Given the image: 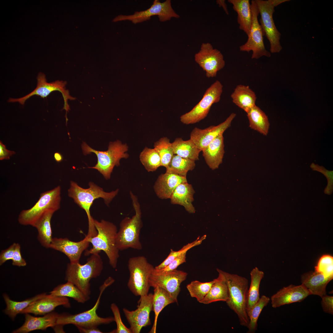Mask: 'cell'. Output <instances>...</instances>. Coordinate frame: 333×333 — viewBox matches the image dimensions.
Here are the masks:
<instances>
[{
	"instance_id": "6da1fadb",
	"label": "cell",
	"mask_w": 333,
	"mask_h": 333,
	"mask_svg": "<svg viewBox=\"0 0 333 333\" xmlns=\"http://www.w3.org/2000/svg\"><path fill=\"white\" fill-rule=\"evenodd\" d=\"M68 190L69 197L85 212L88 218V229L87 235L93 237L97 234V231L93 224V218L91 216L90 209L94 201L99 198H102L105 204L108 205L113 199L117 195L119 190L117 189L110 192L105 191L103 189L94 183H88L89 187L84 188L72 181L70 182Z\"/></svg>"
},
{
	"instance_id": "7a4b0ae2",
	"label": "cell",
	"mask_w": 333,
	"mask_h": 333,
	"mask_svg": "<svg viewBox=\"0 0 333 333\" xmlns=\"http://www.w3.org/2000/svg\"><path fill=\"white\" fill-rule=\"evenodd\" d=\"M93 224L97 234L89 239L88 240L92 246L89 250H86L84 254L87 256L99 254L103 251L107 255L110 265L115 268L119 257V250L116 243L117 227L113 223L104 220L99 221L93 219Z\"/></svg>"
},
{
	"instance_id": "3957f363",
	"label": "cell",
	"mask_w": 333,
	"mask_h": 333,
	"mask_svg": "<svg viewBox=\"0 0 333 333\" xmlns=\"http://www.w3.org/2000/svg\"><path fill=\"white\" fill-rule=\"evenodd\" d=\"M103 268V262L99 254H91L83 265L80 262L70 263L67 266L65 279L76 286L86 296L90 298V281L100 275Z\"/></svg>"
},
{
	"instance_id": "277c9868",
	"label": "cell",
	"mask_w": 333,
	"mask_h": 333,
	"mask_svg": "<svg viewBox=\"0 0 333 333\" xmlns=\"http://www.w3.org/2000/svg\"><path fill=\"white\" fill-rule=\"evenodd\" d=\"M227 284L228 298L226 302L228 307L237 314L240 324L247 328L249 319L247 311L248 280L237 274L222 270Z\"/></svg>"
},
{
	"instance_id": "5b68a950",
	"label": "cell",
	"mask_w": 333,
	"mask_h": 333,
	"mask_svg": "<svg viewBox=\"0 0 333 333\" xmlns=\"http://www.w3.org/2000/svg\"><path fill=\"white\" fill-rule=\"evenodd\" d=\"M130 194L135 213L131 218L125 217L120 223L116 238L117 246L119 250L130 248L140 250L142 248L139 238L142 225L140 206L137 197L131 191Z\"/></svg>"
},
{
	"instance_id": "8992f818",
	"label": "cell",
	"mask_w": 333,
	"mask_h": 333,
	"mask_svg": "<svg viewBox=\"0 0 333 333\" xmlns=\"http://www.w3.org/2000/svg\"><path fill=\"white\" fill-rule=\"evenodd\" d=\"M81 148L84 155L94 153L97 158L96 165L89 168L97 170L106 179H109L111 174L115 166L120 165V161L122 158H127L129 157L126 153L128 149L126 144H123L119 140L109 142L108 150L106 151H99L95 150L83 142Z\"/></svg>"
},
{
	"instance_id": "52a82bcc",
	"label": "cell",
	"mask_w": 333,
	"mask_h": 333,
	"mask_svg": "<svg viewBox=\"0 0 333 333\" xmlns=\"http://www.w3.org/2000/svg\"><path fill=\"white\" fill-rule=\"evenodd\" d=\"M114 282L111 277H108L100 287V293L94 305L91 309L77 314H72L67 313L59 314L56 322L57 326L72 324L76 327H97L102 324H107L115 321L114 317L103 318L97 313L101 295L104 290Z\"/></svg>"
},
{
	"instance_id": "ba28073f",
	"label": "cell",
	"mask_w": 333,
	"mask_h": 333,
	"mask_svg": "<svg viewBox=\"0 0 333 333\" xmlns=\"http://www.w3.org/2000/svg\"><path fill=\"white\" fill-rule=\"evenodd\" d=\"M61 200L60 186L42 193L39 200L32 207L21 211L18 217V222L23 225L34 227L47 211L52 210L55 212L57 211L60 207Z\"/></svg>"
},
{
	"instance_id": "9c48e42d",
	"label": "cell",
	"mask_w": 333,
	"mask_h": 333,
	"mask_svg": "<svg viewBox=\"0 0 333 333\" xmlns=\"http://www.w3.org/2000/svg\"><path fill=\"white\" fill-rule=\"evenodd\" d=\"M130 277L128 287L135 295L142 296L148 294L149 279L154 267L143 256L130 258L128 261Z\"/></svg>"
},
{
	"instance_id": "30bf717a",
	"label": "cell",
	"mask_w": 333,
	"mask_h": 333,
	"mask_svg": "<svg viewBox=\"0 0 333 333\" xmlns=\"http://www.w3.org/2000/svg\"><path fill=\"white\" fill-rule=\"evenodd\" d=\"M261 15L260 25L265 35L269 41L272 53L280 52L282 49L280 42L281 34L277 29L273 18L275 7L288 0H255Z\"/></svg>"
},
{
	"instance_id": "8fae6325",
	"label": "cell",
	"mask_w": 333,
	"mask_h": 333,
	"mask_svg": "<svg viewBox=\"0 0 333 333\" xmlns=\"http://www.w3.org/2000/svg\"><path fill=\"white\" fill-rule=\"evenodd\" d=\"M223 88L221 82L216 80L206 90L200 101L191 111L180 117V121L188 125L198 122L205 118L212 105L220 101Z\"/></svg>"
},
{
	"instance_id": "7c38bea8",
	"label": "cell",
	"mask_w": 333,
	"mask_h": 333,
	"mask_svg": "<svg viewBox=\"0 0 333 333\" xmlns=\"http://www.w3.org/2000/svg\"><path fill=\"white\" fill-rule=\"evenodd\" d=\"M37 79V82L36 87L32 92L20 98H10L8 100V102H17L23 105L25 101L32 96L36 95L44 98L46 97L52 92L59 91L61 93L64 99V105L63 109H65L66 111V122H67L68 119L67 117V113L70 110V107L68 102V100H74L75 98L71 96L69 91L66 89V81L57 80L51 82H47L45 75L41 72L38 74Z\"/></svg>"
},
{
	"instance_id": "4fadbf2b",
	"label": "cell",
	"mask_w": 333,
	"mask_h": 333,
	"mask_svg": "<svg viewBox=\"0 0 333 333\" xmlns=\"http://www.w3.org/2000/svg\"><path fill=\"white\" fill-rule=\"evenodd\" d=\"M154 15L158 16L159 20L161 22L170 20L172 18H178L180 17L172 8L171 0H166L161 2L159 0H154L152 5L148 9L136 11L133 14L119 15L115 17L113 21L128 20L136 24L149 20L151 17Z\"/></svg>"
},
{
	"instance_id": "5bb4252c",
	"label": "cell",
	"mask_w": 333,
	"mask_h": 333,
	"mask_svg": "<svg viewBox=\"0 0 333 333\" xmlns=\"http://www.w3.org/2000/svg\"><path fill=\"white\" fill-rule=\"evenodd\" d=\"M251 7L252 15L251 29L246 42L240 46V50L247 52L252 51V59H258L263 56L270 57L271 53L266 50L264 44L265 34L258 20L259 13L255 0L251 1Z\"/></svg>"
},
{
	"instance_id": "9a60e30c",
	"label": "cell",
	"mask_w": 333,
	"mask_h": 333,
	"mask_svg": "<svg viewBox=\"0 0 333 333\" xmlns=\"http://www.w3.org/2000/svg\"><path fill=\"white\" fill-rule=\"evenodd\" d=\"M153 294L140 296L137 308L130 311L124 308L123 311L130 326L131 333H139L142 328L151 324L150 318L151 311L153 310Z\"/></svg>"
},
{
	"instance_id": "2e32d148",
	"label": "cell",
	"mask_w": 333,
	"mask_h": 333,
	"mask_svg": "<svg viewBox=\"0 0 333 333\" xmlns=\"http://www.w3.org/2000/svg\"><path fill=\"white\" fill-rule=\"evenodd\" d=\"M187 273L183 271L174 270L161 273L154 269L149 279L150 287H158L167 291L178 303V297L180 291L181 283L187 278Z\"/></svg>"
},
{
	"instance_id": "e0dca14e",
	"label": "cell",
	"mask_w": 333,
	"mask_h": 333,
	"mask_svg": "<svg viewBox=\"0 0 333 333\" xmlns=\"http://www.w3.org/2000/svg\"><path fill=\"white\" fill-rule=\"evenodd\" d=\"M196 62L206 72L208 78L216 76L217 72L223 68L225 61L223 55L208 43H202L199 51L195 54Z\"/></svg>"
},
{
	"instance_id": "ac0fdd59",
	"label": "cell",
	"mask_w": 333,
	"mask_h": 333,
	"mask_svg": "<svg viewBox=\"0 0 333 333\" xmlns=\"http://www.w3.org/2000/svg\"><path fill=\"white\" fill-rule=\"evenodd\" d=\"M236 115L235 113H232L224 122L216 126L211 125L204 129L195 127L190 133V139L202 151L217 137L223 134L230 126Z\"/></svg>"
},
{
	"instance_id": "d6986e66",
	"label": "cell",
	"mask_w": 333,
	"mask_h": 333,
	"mask_svg": "<svg viewBox=\"0 0 333 333\" xmlns=\"http://www.w3.org/2000/svg\"><path fill=\"white\" fill-rule=\"evenodd\" d=\"M90 238L87 235L83 240L74 242L66 238L55 237L52 239L50 248L64 254L70 263L79 262L82 253L89 246Z\"/></svg>"
},
{
	"instance_id": "ffe728a7",
	"label": "cell",
	"mask_w": 333,
	"mask_h": 333,
	"mask_svg": "<svg viewBox=\"0 0 333 333\" xmlns=\"http://www.w3.org/2000/svg\"><path fill=\"white\" fill-rule=\"evenodd\" d=\"M310 295V292L302 284L298 286L291 285L283 287L271 296L272 306L275 308L300 302Z\"/></svg>"
},
{
	"instance_id": "44dd1931",
	"label": "cell",
	"mask_w": 333,
	"mask_h": 333,
	"mask_svg": "<svg viewBox=\"0 0 333 333\" xmlns=\"http://www.w3.org/2000/svg\"><path fill=\"white\" fill-rule=\"evenodd\" d=\"M60 306L68 308L70 304L67 297L46 294L23 310L21 314L31 313L35 315H44L52 312Z\"/></svg>"
},
{
	"instance_id": "7402d4cb",
	"label": "cell",
	"mask_w": 333,
	"mask_h": 333,
	"mask_svg": "<svg viewBox=\"0 0 333 333\" xmlns=\"http://www.w3.org/2000/svg\"><path fill=\"white\" fill-rule=\"evenodd\" d=\"M58 314L52 312L43 316L37 317L29 313L25 314L24 323L13 333H27L36 330H45L49 327H53L55 330L57 326L56 322Z\"/></svg>"
},
{
	"instance_id": "603a6c76",
	"label": "cell",
	"mask_w": 333,
	"mask_h": 333,
	"mask_svg": "<svg viewBox=\"0 0 333 333\" xmlns=\"http://www.w3.org/2000/svg\"><path fill=\"white\" fill-rule=\"evenodd\" d=\"M186 182V177L166 172L158 176L154 188L159 198L170 199L176 187L179 184Z\"/></svg>"
},
{
	"instance_id": "cb8c5ba5",
	"label": "cell",
	"mask_w": 333,
	"mask_h": 333,
	"mask_svg": "<svg viewBox=\"0 0 333 333\" xmlns=\"http://www.w3.org/2000/svg\"><path fill=\"white\" fill-rule=\"evenodd\" d=\"M202 151L209 167L212 170L217 169L222 162L225 152L223 134L217 137Z\"/></svg>"
},
{
	"instance_id": "d4e9b609",
	"label": "cell",
	"mask_w": 333,
	"mask_h": 333,
	"mask_svg": "<svg viewBox=\"0 0 333 333\" xmlns=\"http://www.w3.org/2000/svg\"><path fill=\"white\" fill-rule=\"evenodd\" d=\"M331 280L322 274L315 271L304 273L301 278L302 284L311 295H317L321 297L326 294V287Z\"/></svg>"
},
{
	"instance_id": "484cf974",
	"label": "cell",
	"mask_w": 333,
	"mask_h": 333,
	"mask_svg": "<svg viewBox=\"0 0 333 333\" xmlns=\"http://www.w3.org/2000/svg\"><path fill=\"white\" fill-rule=\"evenodd\" d=\"M195 193L192 186L187 182L179 184L175 188L170 198L172 204L183 206L189 213H193L195 210L192 202Z\"/></svg>"
},
{
	"instance_id": "4316f807",
	"label": "cell",
	"mask_w": 333,
	"mask_h": 333,
	"mask_svg": "<svg viewBox=\"0 0 333 333\" xmlns=\"http://www.w3.org/2000/svg\"><path fill=\"white\" fill-rule=\"evenodd\" d=\"M233 5V10L237 13V22L240 29L248 36L251 29L252 15L251 4L249 0H228Z\"/></svg>"
},
{
	"instance_id": "83f0119b",
	"label": "cell",
	"mask_w": 333,
	"mask_h": 333,
	"mask_svg": "<svg viewBox=\"0 0 333 333\" xmlns=\"http://www.w3.org/2000/svg\"><path fill=\"white\" fill-rule=\"evenodd\" d=\"M231 97L233 102L246 113L256 105V95L248 86L237 85Z\"/></svg>"
},
{
	"instance_id": "f1b7e54d",
	"label": "cell",
	"mask_w": 333,
	"mask_h": 333,
	"mask_svg": "<svg viewBox=\"0 0 333 333\" xmlns=\"http://www.w3.org/2000/svg\"><path fill=\"white\" fill-rule=\"evenodd\" d=\"M218 277L215 279L210 291L200 303L207 304L217 301L226 302L228 298V291L222 270L218 269Z\"/></svg>"
},
{
	"instance_id": "f546056e",
	"label": "cell",
	"mask_w": 333,
	"mask_h": 333,
	"mask_svg": "<svg viewBox=\"0 0 333 333\" xmlns=\"http://www.w3.org/2000/svg\"><path fill=\"white\" fill-rule=\"evenodd\" d=\"M55 212L49 210L46 212L39 220L34 227L38 231V239L43 247L50 248L53 238L52 237V229L51 220Z\"/></svg>"
},
{
	"instance_id": "4dcf8cb0",
	"label": "cell",
	"mask_w": 333,
	"mask_h": 333,
	"mask_svg": "<svg viewBox=\"0 0 333 333\" xmlns=\"http://www.w3.org/2000/svg\"><path fill=\"white\" fill-rule=\"evenodd\" d=\"M175 302L169 293L164 289L158 287L154 288L153 302V310L154 313V319L150 333L156 332L157 321L160 313L167 306Z\"/></svg>"
},
{
	"instance_id": "1f68e13d",
	"label": "cell",
	"mask_w": 333,
	"mask_h": 333,
	"mask_svg": "<svg viewBox=\"0 0 333 333\" xmlns=\"http://www.w3.org/2000/svg\"><path fill=\"white\" fill-rule=\"evenodd\" d=\"M246 113L249 127L263 135L266 136L270 124L265 113L256 105Z\"/></svg>"
},
{
	"instance_id": "d6a6232c",
	"label": "cell",
	"mask_w": 333,
	"mask_h": 333,
	"mask_svg": "<svg viewBox=\"0 0 333 333\" xmlns=\"http://www.w3.org/2000/svg\"><path fill=\"white\" fill-rule=\"evenodd\" d=\"M171 143L174 154L195 161L199 160V154L201 151L191 139L184 141L178 138Z\"/></svg>"
},
{
	"instance_id": "836d02e7",
	"label": "cell",
	"mask_w": 333,
	"mask_h": 333,
	"mask_svg": "<svg viewBox=\"0 0 333 333\" xmlns=\"http://www.w3.org/2000/svg\"><path fill=\"white\" fill-rule=\"evenodd\" d=\"M50 293L54 296L71 298L78 302L82 303L90 298L74 284L68 281L57 286Z\"/></svg>"
},
{
	"instance_id": "e575fe53",
	"label": "cell",
	"mask_w": 333,
	"mask_h": 333,
	"mask_svg": "<svg viewBox=\"0 0 333 333\" xmlns=\"http://www.w3.org/2000/svg\"><path fill=\"white\" fill-rule=\"evenodd\" d=\"M46 294L45 293L41 294L23 301L17 302L11 300L7 294H4L3 297L6 304V307L4 312L14 320L18 314L21 313L23 310L37 300L43 297Z\"/></svg>"
},
{
	"instance_id": "d590c367",
	"label": "cell",
	"mask_w": 333,
	"mask_h": 333,
	"mask_svg": "<svg viewBox=\"0 0 333 333\" xmlns=\"http://www.w3.org/2000/svg\"><path fill=\"white\" fill-rule=\"evenodd\" d=\"M251 283L248 290L246 306L247 312L258 301L260 298L259 288L261 280L264 276V272L257 267L253 268L250 273Z\"/></svg>"
},
{
	"instance_id": "8d00e7d4",
	"label": "cell",
	"mask_w": 333,
	"mask_h": 333,
	"mask_svg": "<svg viewBox=\"0 0 333 333\" xmlns=\"http://www.w3.org/2000/svg\"><path fill=\"white\" fill-rule=\"evenodd\" d=\"M195 165V161L174 154L166 172L186 177L188 171L192 170Z\"/></svg>"
},
{
	"instance_id": "74e56055",
	"label": "cell",
	"mask_w": 333,
	"mask_h": 333,
	"mask_svg": "<svg viewBox=\"0 0 333 333\" xmlns=\"http://www.w3.org/2000/svg\"><path fill=\"white\" fill-rule=\"evenodd\" d=\"M270 299L265 295H262L258 301L247 312L249 319L248 333L255 332L257 328V322L259 317L263 308L269 302Z\"/></svg>"
},
{
	"instance_id": "f35d334b",
	"label": "cell",
	"mask_w": 333,
	"mask_h": 333,
	"mask_svg": "<svg viewBox=\"0 0 333 333\" xmlns=\"http://www.w3.org/2000/svg\"><path fill=\"white\" fill-rule=\"evenodd\" d=\"M139 158L141 162L148 172L154 171L161 166L160 156L154 148L145 147L140 153Z\"/></svg>"
},
{
	"instance_id": "ab89813d",
	"label": "cell",
	"mask_w": 333,
	"mask_h": 333,
	"mask_svg": "<svg viewBox=\"0 0 333 333\" xmlns=\"http://www.w3.org/2000/svg\"><path fill=\"white\" fill-rule=\"evenodd\" d=\"M154 147L160 156L161 166L166 168L174 154L172 143L167 138L163 137L154 143Z\"/></svg>"
},
{
	"instance_id": "60d3db41",
	"label": "cell",
	"mask_w": 333,
	"mask_h": 333,
	"mask_svg": "<svg viewBox=\"0 0 333 333\" xmlns=\"http://www.w3.org/2000/svg\"><path fill=\"white\" fill-rule=\"evenodd\" d=\"M215 281V279L209 282H204L195 280L187 284L186 287L190 296L195 298L200 303L209 292Z\"/></svg>"
},
{
	"instance_id": "b9f144b4",
	"label": "cell",
	"mask_w": 333,
	"mask_h": 333,
	"mask_svg": "<svg viewBox=\"0 0 333 333\" xmlns=\"http://www.w3.org/2000/svg\"><path fill=\"white\" fill-rule=\"evenodd\" d=\"M206 237V235H204L201 237H199L195 241L184 245L182 249L177 251H175L171 249L169 254L166 258L161 264L156 266L155 269L157 270L163 269L182 253L187 252L192 248L200 245L205 239Z\"/></svg>"
},
{
	"instance_id": "7bdbcfd3",
	"label": "cell",
	"mask_w": 333,
	"mask_h": 333,
	"mask_svg": "<svg viewBox=\"0 0 333 333\" xmlns=\"http://www.w3.org/2000/svg\"><path fill=\"white\" fill-rule=\"evenodd\" d=\"M315 271L322 274L331 280L333 278V257L329 255H324L319 259Z\"/></svg>"
},
{
	"instance_id": "ee69618b",
	"label": "cell",
	"mask_w": 333,
	"mask_h": 333,
	"mask_svg": "<svg viewBox=\"0 0 333 333\" xmlns=\"http://www.w3.org/2000/svg\"><path fill=\"white\" fill-rule=\"evenodd\" d=\"M111 310L113 314L117 328L110 332L112 333H131L129 328L127 327L122 322L118 307L114 303L110 305Z\"/></svg>"
},
{
	"instance_id": "f6af8a7d",
	"label": "cell",
	"mask_w": 333,
	"mask_h": 333,
	"mask_svg": "<svg viewBox=\"0 0 333 333\" xmlns=\"http://www.w3.org/2000/svg\"><path fill=\"white\" fill-rule=\"evenodd\" d=\"M186 253L187 252H185L181 254L163 269L160 270L155 269V270L159 272L165 273L176 269L180 265L186 262Z\"/></svg>"
},
{
	"instance_id": "bcb514c9",
	"label": "cell",
	"mask_w": 333,
	"mask_h": 333,
	"mask_svg": "<svg viewBox=\"0 0 333 333\" xmlns=\"http://www.w3.org/2000/svg\"><path fill=\"white\" fill-rule=\"evenodd\" d=\"M12 264L19 267L24 266L26 265L27 263L22 256L21 252L20 245L16 243L12 259Z\"/></svg>"
},
{
	"instance_id": "7dc6e473",
	"label": "cell",
	"mask_w": 333,
	"mask_h": 333,
	"mask_svg": "<svg viewBox=\"0 0 333 333\" xmlns=\"http://www.w3.org/2000/svg\"><path fill=\"white\" fill-rule=\"evenodd\" d=\"M16 245L14 243L6 249L2 250L0 254V265H2L5 262L12 260Z\"/></svg>"
},
{
	"instance_id": "c3c4849f",
	"label": "cell",
	"mask_w": 333,
	"mask_h": 333,
	"mask_svg": "<svg viewBox=\"0 0 333 333\" xmlns=\"http://www.w3.org/2000/svg\"><path fill=\"white\" fill-rule=\"evenodd\" d=\"M321 305L323 311L333 314V297L325 294L322 297Z\"/></svg>"
},
{
	"instance_id": "681fc988",
	"label": "cell",
	"mask_w": 333,
	"mask_h": 333,
	"mask_svg": "<svg viewBox=\"0 0 333 333\" xmlns=\"http://www.w3.org/2000/svg\"><path fill=\"white\" fill-rule=\"evenodd\" d=\"M15 154L14 151L7 150L5 145L0 141V160L9 159L10 156Z\"/></svg>"
},
{
	"instance_id": "f907efd6",
	"label": "cell",
	"mask_w": 333,
	"mask_h": 333,
	"mask_svg": "<svg viewBox=\"0 0 333 333\" xmlns=\"http://www.w3.org/2000/svg\"><path fill=\"white\" fill-rule=\"evenodd\" d=\"M79 331L83 333H102L97 327H84L79 326L76 327Z\"/></svg>"
},
{
	"instance_id": "816d5d0a",
	"label": "cell",
	"mask_w": 333,
	"mask_h": 333,
	"mask_svg": "<svg viewBox=\"0 0 333 333\" xmlns=\"http://www.w3.org/2000/svg\"><path fill=\"white\" fill-rule=\"evenodd\" d=\"M217 4H218L220 7L223 8L224 10L227 14H228V12L227 9V6L225 2V1L224 0H218L216 1Z\"/></svg>"
},
{
	"instance_id": "f5cc1de1",
	"label": "cell",
	"mask_w": 333,
	"mask_h": 333,
	"mask_svg": "<svg viewBox=\"0 0 333 333\" xmlns=\"http://www.w3.org/2000/svg\"><path fill=\"white\" fill-rule=\"evenodd\" d=\"M54 158L56 161L58 162H61L63 159L62 155L59 152H56L54 155Z\"/></svg>"
}]
</instances>
